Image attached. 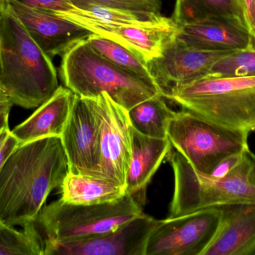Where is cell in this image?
Wrapping results in <instances>:
<instances>
[{
	"mask_svg": "<svg viewBox=\"0 0 255 255\" xmlns=\"http://www.w3.org/2000/svg\"><path fill=\"white\" fill-rule=\"evenodd\" d=\"M9 113L0 114V131L8 127Z\"/></svg>",
	"mask_w": 255,
	"mask_h": 255,
	"instance_id": "31",
	"label": "cell"
},
{
	"mask_svg": "<svg viewBox=\"0 0 255 255\" xmlns=\"http://www.w3.org/2000/svg\"><path fill=\"white\" fill-rule=\"evenodd\" d=\"M70 1L74 7L79 3L88 2L113 8L156 14H160L161 10L160 0H70Z\"/></svg>",
	"mask_w": 255,
	"mask_h": 255,
	"instance_id": "25",
	"label": "cell"
},
{
	"mask_svg": "<svg viewBox=\"0 0 255 255\" xmlns=\"http://www.w3.org/2000/svg\"><path fill=\"white\" fill-rule=\"evenodd\" d=\"M142 204L133 196L111 203L79 205L55 201L43 207L34 223L46 238L71 241L110 232L143 214ZM44 240V239H43Z\"/></svg>",
	"mask_w": 255,
	"mask_h": 255,
	"instance_id": "6",
	"label": "cell"
},
{
	"mask_svg": "<svg viewBox=\"0 0 255 255\" xmlns=\"http://www.w3.org/2000/svg\"><path fill=\"white\" fill-rule=\"evenodd\" d=\"M210 74L216 76H255V48L250 46L229 52L214 64Z\"/></svg>",
	"mask_w": 255,
	"mask_h": 255,
	"instance_id": "24",
	"label": "cell"
},
{
	"mask_svg": "<svg viewBox=\"0 0 255 255\" xmlns=\"http://www.w3.org/2000/svg\"><path fill=\"white\" fill-rule=\"evenodd\" d=\"M176 37L187 46L206 50L235 51L252 46L250 30L228 19H205L182 25Z\"/></svg>",
	"mask_w": 255,
	"mask_h": 255,
	"instance_id": "16",
	"label": "cell"
},
{
	"mask_svg": "<svg viewBox=\"0 0 255 255\" xmlns=\"http://www.w3.org/2000/svg\"><path fill=\"white\" fill-rule=\"evenodd\" d=\"M18 4L50 12L55 14L61 15L66 12L74 10L76 7L71 4L70 0H9Z\"/></svg>",
	"mask_w": 255,
	"mask_h": 255,
	"instance_id": "26",
	"label": "cell"
},
{
	"mask_svg": "<svg viewBox=\"0 0 255 255\" xmlns=\"http://www.w3.org/2000/svg\"><path fill=\"white\" fill-rule=\"evenodd\" d=\"M88 28L94 34L121 43L148 64L161 56L167 42L179 31L172 18L163 19L150 26H110L93 22L69 11L61 15Z\"/></svg>",
	"mask_w": 255,
	"mask_h": 255,
	"instance_id": "14",
	"label": "cell"
},
{
	"mask_svg": "<svg viewBox=\"0 0 255 255\" xmlns=\"http://www.w3.org/2000/svg\"><path fill=\"white\" fill-rule=\"evenodd\" d=\"M102 118L96 97L76 95L61 136L69 172L101 178Z\"/></svg>",
	"mask_w": 255,
	"mask_h": 255,
	"instance_id": "9",
	"label": "cell"
},
{
	"mask_svg": "<svg viewBox=\"0 0 255 255\" xmlns=\"http://www.w3.org/2000/svg\"><path fill=\"white\" fill-rule=\"evenodd\" d=\"M250 32H251L252 35V46L255 49V28L252 30Z\"/></svg>",
	"mask_w": 255,
	"mask_h": 255,
	"instance_id": "32",
	"label": "cell"
},
{
	"mask_svg": "<svg viewBox=\"0 0 255 255\" xmlns=\"http://www.w3.org/2000/svg\"><path fill=\"white\" fill-rule=\"evenodd\" d=\"M13 103L9 98L6 93L0 94V114L10 113Z\"/></svg>",
	"mask_w": 255,
	"mask_h": 255,
	"instance_id": "30",
	"label": "cell"
},
{
	"mask_svg": "<svg viewBox=\"0 0 255 255\" xmlns=\"http://www.w3.org/2000/svg\"><path fill=\"white\" fill-rule=\"evenodd\" d=\"M164 98L223 127L255 132V76L208 74L171 87Z\"/></svg>",
	"mask_w": 255,
	"mask_h": 255,
	"instance_id": "4",
	"label": "cell"
},
{
	"mask_svg": "<svg viewBox=\"0 0 255 255\" xmlns=\"http://www.w3.org/2000/svg\"><path fill=\"white\" fill-rule=\"evenodd\" d=\"M69 172L60 137L19 145L0 173V223L13 227L35 221L51 192Z\"/></svg>",
	"mask_w": 255,
	"mask_h": 255,
	"instance_id": "1",
	"label": "cell"
},
{
	"mask_svg": "<svg viewBox=\"0 0 255 255\" xmlns=\"http://www.w3.org/2000/svg\"><path fill=\"white\" fill-rule=\"evenodd\" d=\"M157 221L143 213L93 238L71 241L44 239L43 255H145L148 237Z\"/></svg>",
	"mask_w": 255,
	"mask_h": 255,
	"instance_id": "10",
	"label": "cell"
},
{
	"mask_svg": "<svg viewBox=\"0 0 255 255\" xmlns=\"http://www.w3.org/2000/svg\"><path fill=\"white\" fill-rule=\"evenodd\" d=\"M220 217V208H210L157 220L145 255H202L217 233Z\"/></svg>",
	"mask_w": 255,
	"mask_h": 255,
	"instance_id": "8",
	"label": "cell"
},
{
	"mask_svg": "<svg viewBox=\"0 0 255 255\" xmlns=\"http://www.w3.org/2000/svg\"><path fill=\"white\" fill-rule=\"evenodd\" d=\"M176 36L167 42L161 56L148 64L154 79L164 91L210 74L214 64L232 52L192 47L184 44Z\"/></svg>",
	"mask_w": 255,
	"mask_h": 255,
	"instance_id": "12",
	"label": "cell"
},
{
	"mask_svg": "<svg viewBox=\"0 0 255 255\" xmlns=\"http://www.w3.org/2000/svg\"><path fill=\"white\" fill-rule=\"evenodd\" d=\"M60 76L76 95L96 97L107 93L128 111L154 96H163L160 85L148 83L117 67L100 55L88 40L79 42L62 55Z\"/></svg>",
	"mask_w": 255,
	"mask_h": 255,
	"instance_id": "5",
	"label": "cell"
},
{
	"mask_svg": "<svg viewBox=\"0 0 255 255\" xmlns=\"http://www.w3.org/2000/svg\"><path fill=\"white\" fill-rule=\"evenodd\" d=\"M220 208L217 233L202 255H255V205Z\"/></svg>",
	"mask_w": 255,
	"mask_h": 255,
	"instance_id": "15",
	"label": "cell"
},
{
	"mask_svg": "<svg viewBox=\"0 0 255 255\" xmlns=\"http://www.w3.org/2000/svg\"><path fill=\"white\" fill-rule=\"evenodd\" d=\"M102 118L100 175L127 189L132 155V127L128 111L107 93L97 97Z\"/></svg>",
	"mask_w": 255,
	"mask_h": 255,
	"instance_id": "11",
	"label": "cell"
},
{
	"mask_svg": "<svg viewBox=\"0 0 255 255\" xmlns=\"http://www.w3.org/2000/svg\"><path fill=\"white\" fill-rule=\"evenodd\" d=\"M249 132L232 130L193 112H175L168 124L167 139L199 173L211 175L228 156L250 148Z\"/></svg>",
	"mask_w": 255,
	"mask_h": 255,
	"instance_id": "7",
	"label": "cell"
},
{
	"mask_svg": "<svg viewBox=\"0 0 255 255\" xmlns=\"http://www.w3.org/2000/svg\"><path fill=\"white\" fill-rule=\"evenodd\" d=\"M244 151L238 153V154H232V155L228 156L227 157L223 159L214 168V170L212 171L209 176L214 178H221L226 176L234 168L236 167L238 163L241 162Z\"/></svg>",
	"mask_w": 255,
	"mask_h": 255,
	"instance_id": "28",
	"label": "cell"
},
{
	"mask_svg": "<svg viewBox=\"0 0 255 255\" xmlns=\"http://www.w3.org/2000/svg\"><path fill=\"white\" fill-rule=\"evenodd\" d=\"M0 83L13 105L25 109L39 107L60 86L52 58L4 0H0Z\"/></svg>",
	"mask_w": 255,
	"mask_h": 255,
	"instance_id": "2",
	"label": "cell"
},
{
	"mask_svg": "<svg viewBox=\"0 0 255 255\" xmlns=\"http://www.w3.org/2000/svg\"><path fill=\"white\" fill-rule=\"evenodd\" d=\"M163 96H154L128 111L132 127L149 137L167 138V127L175 112L166 104Z\"/></svg>",
	"mask_w": 255,
	"mask_h": 255,
	"instance_id": "21",
	"label": "cell"
},
{
	"mask_svg": "<svg viewBox=\"0 0 255 255\" xmlns=\"http://www.w3.org/2000/svg\"><path fill=\"white\" fill-rule=\"evenodd\" d=\"M75 7L76 9L70 11L93 22L110 26H150L163 18L161 14L122 10L93 3H79Z\"/></svg>",
	"mask_w": 255,
	"mask_h": 255,
	"instance_id": "22",
	"label": "cell"
},
{
	"mask_svg": "<svg viewBox=\"0 0 255 255\" xmlns=\"http://www.w3.org/2000/svg\"><path fill=\"white\" fill-rule=\"evenodd\" d=\"M19 145V142L9 127L0 131V173L8 157Z\"/></svg>",
	"mask_w": 255,
	"mask_h": 255,
	"instance_id": "27",
	"label": "cell"
},
{
	"mask_svg": "<svg viewBox=\"0 0 255 255\" xmlns=\"http://www.w3.org/2000/svg\"><path fill=\"white\" fill-rule=\"evenodd\" d=\"M1 93H5V92H4V90H3V88H1V83H0V94H1Z\"/></svg>",
	"mask_w": 255,
	"mask_h": 255,
	"instance_id": "33",
	"label": "cell"
},
{
	"mask_svg": "<svg viewBox=\"0 0 255 255\" xmlns=\"http://www.w3.org/2000/svg\"><path fill=\"white\" fill-rule=\"evenodd\" d=\"M166 159L174 175L168 218L205 208L255 205V154L250 148L244 151L238 166L221 178L196 172L173 148Z\"/></svg>",
	"mask_w": 255,
	"mask_h": 255,
	"instance_id": "3",
	"label": "cell"
},
{
	"mask_svg": "<svg viewBox=\"0 0 255 255\" xmlns=\"http://www.w3.org/2000/svg\"><path fill=\"white\" fill-rule=\"evenodd\" d=\"M87 40L94 50L117 67L148 83L160 85L150 71L148 64L121 43L95 34L90 36Z\"/></svg>",
	"mask_w": 255,
	"mask_h": 255,
	"instance_id": "23",
	"label": "cell"
},
{
	"mask_svg": "<svg viewBox=\"0 0 255 255\" xmlns=\"http://www.w3.org/2000/svg\"><path fill=\"white\" fill-rule=\"evenodd\" d=\"M171 18L180 27L205 19H223L249 28L242 0H176Z\"/></svg>",
	"mask_w": 255,
	"mask_h": 255,
	"instance_id": "20",
	"label": "cell"
},
{
	"mask_svg": "<svg viewBox=\"0 0 255 255\" xmlns=\"http://www.w3.org/2000/svg\"><path fill=\"white\" fill-rule=\"evenodd\" d=\"M172 148L167 138L149 137L133 128L131 160L127 175V194L144 203L147 186Z\"/></svg>",
	"mask_w": 255,
	"mask_h": 255,
	"instance_id": "18",
	"label": "cell"
},
{
	"mask_svg": "<svg viewBox=\"0 0 255 255\" xmlns=\"http://www.w3.org/2000/svg\"><path fill=\"white\" fill-rule=\"evenodd\" d=\"M61 200L73 205H92L117 202L127 189L113 181L68 172L61 184Z\"/></svg>",
	"mask_w": 255,
	"mask_h": 255,
	"instance_id": "19",
	"label": "cell"
},
{
	"mask_svg": "<svg viewBox=\"0 0 255 255\" xmlns=\"http://www.w3.org/2000/svg\"><path fill=\"white\" fill-rule=\"evenodd\" d=\"M246 18L250 31L255 28V0H242Z\"/></svg>",
	"mask_w": 255,
	"mask_h": 255,
	"instance_id": "29",
	"label": "cell"
},
{
	"mask_svg": "<svg viewBox=\"0 0 255 255\" xmlns=\"http://www.w3.org/2000/svg\"><path fill=\"white\" fill-rule=\"evenodd\" d=\"M76 94L59 86L53 95L40 105L12 133L19 145L47 137H61L70 116Z\"/></svg>",
	"mask_w": 255,
	"mask_h": 255,
	"instance_id": "17",
	"label": "cell"
},
{
	"mask_svg": "<svg viewBox=\"0 0 255 255\" xmlns=\"http://www.w3.org/2000/svg\"><path fill=\"white\" fill-rule=\"evenodd\" d=\"M22 22L31 38L50 58L61 55L94 34L76 22L50 12L4 0Z\"/></svg>",
	"mask_w": 255,
	"mask_h": 255,
	"instance_id": "13",
	"label": "cell"
}]
</instances>
